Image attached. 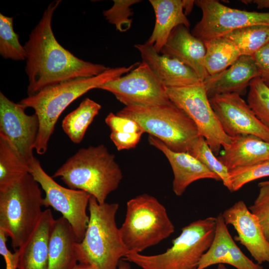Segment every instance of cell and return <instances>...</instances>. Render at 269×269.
Listing matches in <instances>:
<instances>
[{
    "mask_svg": "<svg viewBox=\"0 0 269 269\" xmlns=\"http://www.w3.org/2000/svg\"><path fill=\"white\" fill-rule=\"evenodd\" d=\"M60 2L56 0L48 5L23 45L28 96L63 81L98 75L109 68L79 58L56 40L51 23Z\"/></svg>",
    "mask_w": 269,
    "mask_h": 269,
    "instance_id": "obj_1",
    "label": "cell"
},
{
    "mask_svg": "<svg viewBox=\"0 0 269 269\" xmlns=\"http://www.w3.org/2000/svg\"><path fill=\"white\" fill-rule=\"evenodd\" d=\"M138 64L128 67L108 68L101 74L89 77H80L46 87L35 94L22 99L20 103L26 108L34 109L39 121V131L34 150L44 154L56 123L66 108L89 90L98 88L108 81L127 74Z\"/></svg>",
    "mask_w": 269,
    "mask_h": 269,
    "instance_id": "obj_2",
    "label": "cell"
},
{
    "mask_svg": "<svg viewBox=\"0 0 269 269\" xmlns=\"http://www.w3.org/2000/svg\"><path fill=\"white\" fill-rule=\"evenodd\" d=\"M59 177L71 189L84 191L105 203L123 179L115 155L104 144L79 149L52 176Z\"/></svg>",
    "mask_w": 269,
    "mask_h": 269,
    "instance_id": "obj_3",
    "label": "cell"
},
{
    "mask_svg": "<svg viewBox=\"0 0 269 269\" xmlns=\"http://www.w3.org/2000/svg\"><path fill=\"white\" fill-rule=\"evenodd\" d=\"M119 208L117 203L100 204L91 196L89 223L82 240L75 247L79 263L95 269H118L129 253L116 224Z\"/></svg>",
    "mask_w": 269,
    "mask_h": 269,
    "instance_id": "obj_4",
    "label": "cell"
},
{
    "mask_svg": "<svg viewBox=\"0 0 269 269\" xmlns=\"http://www.w3.org/2000/svg\"><path fill=\"white\" fill-rule=\"evenodd\" d=\"M40 185L26 174L17 181L0 188V229L17 250L36 228L43 211Z\"/></svg>",
    "mask_w": 269,
    "mask_h": 269,
    "instance_id": "obj_5",
    "label": "cell"
},
{
    "mask_svg": "<svg viewBox=\"0 0 269 269\" xmlns=\"http://www.w3.org/2000/svg\"><path fill=\"white\" fill-rule=\"evenodd\" d=\"M216 217L193 221L181 229L172 246L164 252L153 255L129 253L122 260L141 269H196L213 240Z\"/></svg>",
    "mask_w": 269,
    "mask_h": 269,
    "instance_id": "obj_6",
    "label": "cell"
},
{
    "mask_svg": "<svg viewBox=\"0 0 269 269\" xmlns=\"http://www.w3.org/2000/svg\"><path fill=\"white\" fill-rule=\"evenodd\" d=\"M119 116L131 119L147 133L176 152H187L201 135L191 118L170 101L150 106H125Z\"/></svg>",
    "mask_w": 269,
    "mask_h": 269,
    "instance_id": "obj_7",
    "label": "cell"
},
{
    "mask_svg": "<svg viewBox=\"0 0 269 269\" xmlns=\"http://www.w3.org/2000/svg\"><path fill=\"white\" fill-rule=\"evenodd\" d=\"M119 230L129 253H140L168 238L175 227L164 205L155 197L144 193L127 202L125 220Z\"/></svg>",
    "mask_w": 269,
    "mask_h": 269,
    "instance_id": "obj_8",
    "label": "cell"
},
{
    "mask_svg": "<svg viewBox=\"0 0 269 269\" xmlns=\"http://www.w3.org/2000/svg\"><path fill=\"white\" fill-rule=\"evenodd\" d=\"M169 100L184 112L195 124L200 135L217 156L235 137L228 135L212 109L203 83L191 86L166 88Z\"/></svg>",
    "mask_w": 269,
    "mask_h": 269,
    "instance_id": "obj_9",
    "label": "cell"
},
{
    "mask_svg": "<svg viewBox=\"0 0 269 269\" xmlns=\"http://www.w3.org/2000/svg\"><path fill=\"white\" fill-rule=\"evenodd\" d=\"M29 173L45 192L43 205L60 212L71 226L78 242L85 235L89 216L87 208L91 195L80 190L63 187L43 169L35 157L29 163Z\"/></svg>",
    "mask_w": 269,
    "mask_h": 269,
    "instance_id": "obj_10",
    "label": "cell"
},
{
    "mask_svg": "<svg viewBox=\"0 0 269 269\" xmlns=\"http://www.w3.org/2000/svg\"><path fill=\"white\" fill-rule=\"evenodd\" d=\"M202 16L191 31L202 41L222 37L235 30L255 25H269V12L241 10L215 0H195Z\"/></svg>",
    "mask_w": 269,
    "mask_h": 269,
    "instance_id": "obj_11",
    "label": "cell"
},
{
    "mask_svg": "<svg viewBox=\"0 0 269 269\" xmlns=\"http://www.w3.org/2000/svg\"><path fill=\"white\" fill-rule=\"evenodd\" d=\"M98 89L111 93L125 106H150L170 102L166 87L142 61L126 75Z\"/></svg>",
    "mask_w": 269,
    "mask_h": 269,
    "instance_id": "obj_12",
    "label": "cell"
},
{
    "mask_svg": "<svg viewBox=\"0 0 269 269\" xmlns=\"http://www.w3.org/2000/svg\"><path fill=\"white\" fill-rule=\"evenodd\" d=\"M25 109L20 103L11 101L0 92V136L29 164L35 157L33 151L39 124L37 115H27Z\"/></svg>",
    "mask_w": 269,
    "mask_h": 269,
    "instance_id": "obj_13",
    "label": "cell"
},
{
    "mask_svg": "<svg viewBox=\"0 0 269 269\" xmlns=\"http://www.w3.org/2000/svg\"><path fill=\"white\" fill-rule=\"evenodd\" d=\"M211 106L225 133L235 137L253 135L269 142V129L256 116L248 103L235 93L209 98Z\"/></svg>",
    "mask_w": 269,
    "mask_h": 269,
    "instance_id": "obj_14",
    "label": "cell"
},
{
    "mask_svg": "<svg viewBox=\"0 0 269 269\" xmlns=\"http://www.w3.org/2000/svg\"><path fill=\"white\" fill-rule=\"evenodd\" d=\"M222 214L225 223L236 231L235 239L248 250L257 263H269V242L258 218L244 201L236 202Z\"/></svg>",
    "mask_w": 269,
    "mask_h": 269,
    "instance_id": "obj_15",
    "label": "cell"
},
{
    "mask_svg": "<svg viewBox=\"0 0 269 269\" xmlns=\"http://www.w3.org/2000/svg\"><path fill=\"white\" fill-rule=\"evenodd\" d=\"M134 47L139 52L142 61L166 88L182 87L203 82L190 67L175 58L158 53L147 41Z\"/></svg>",
    "mask_w": 269,
    "mask_h": 269,
    "instance_id": "obj_16",
    "label": "cell"
},
{
    "mask_svg": "<svg viewBox=\"0 0 269 269\" xmlns=\"http://www.w3.org/2000/svg\"><path fill=\"white\" fill-rule=\"evenodd\" d=\"M216 219L213 240L196 269H205L216 264H228L237 269H264L261 265L248 258L238 247L229 232L222 213Z\"/></svg>",
    "mask_w": 269,
    "mask_h": 269,
    "instance_id": "obj_17",
    "label": "cell"
},
{
    "mask_svg": "<svg viewBox=\"0 0 269 269\" xmlns=\"http://www.w3.org/2000/svg\"><path fill=\"white\" fill-rule=\"evenodd\" d=\"M148 139L150 144L161 151L168 159L173 173L172 190L176 196H181L189 185L197 180H221L217 175L189 153L172 151L151 135Z\"/></svg>",
    "mask_w": 269,
    "mask_h": 269,
    "instance_id": "obj_18",
    "label": "cell"
},
{
    "mask_svg": "<svg viewBox=\"0 0 269 269\" xmlns=\"http://www.w3.org/2000/svg\"><path fill=\"white\" fill-rule=\"evenodd\" d=\"M259 77L251 56L242 55L230 67L203 82L209 98L217 95L235 93L244 95L251 82Z\"/></svg>",
    "mask_w": 269,
    "mask_h": 269,
    "instance_id": "obj_19",
    "label": "cell"
},
{
    "mask_svg": "<svg viewBox=\"0 0 269 269\" xmlns=\"http://www.w3.org/2000/svg\"><path fill=\"white\" fill-rule=\"evenodd\" d=\"M160 53L190 67L203 82L209 76L204 63V43L184 25H179L173 30Z\"/></svg>",
    "mask_w": 269,
    "mask_h": 269,
    "instance_id": "obj_20",
    "label": "cell"
},
{
    "mask_svg": "<svg viewBox=\"0 0 269 269\" xmlns=\"http://www.w3.org/2000/svg\"><path fill=\"white\" fill-rule=\"evenodd\" d=\"M54 220L50 209L43 211L33 232L17 249L18 269H48L49 242Z\"/></svg>",
    "mask_w": 269,
    "mask_h": 269,
    "instance_id": "obj_21",
    "label": "cell"
},
{
    "mask_svg": "<svg viewBox=\"0 0 269 269\" xmlns=\"http://www.w3.org/2000/svg\"><path fill=\"white\" fill-rule=\"evenodd\" d=\"M77 242L68 221L62 216L55 219L49 242L48 269H72L79 263Z\"/></svg>",
    "mask_w": 269,
    "mask_h": 269,
    "instance_id": "obj_22",
    "label": "cell"
},
{
    "mask_svg": "<svg viewBox=\"0 0 269 269\" xmlns=\"http://www.w3.org/2000/svg\"><path fill=\"white\" fill-rule=\"evenodd\" d=\"M155 16L154 28L147 41L158 53L171 32L181 25L189 28L190 22L185 14L182 0H149Z\"/></svg>",
    "mask_w": 269,
    "mask_h": 269,
    "instance_id": "obj_23",
    "label": "cell"
},
{
    "mask_svg": "<svg viewBox=\"0 0 269 269\" xmlns=\"http://www.w3.org/2000/svg\"><path fill=\"white\" fill-rule=\"evenodd\" d=\"M229 170L269 160V142L253 135H242L218 157Z\"/></svg>",
    "mask_w": 269,
    "mask_h": 269,
    "instance_id": "obj_24",
    "label": "cell"
},
{
    "mask_svg": "<svg viewBox=\"0 0 269 269\" xmlns=\"http://www.w3.org/2000/svg\"><path fill=\"white\" fill-rule=\"evenodd\" d=\"M203 43L206 48L205 66L209 76L225 70L242 56L237 47L224 37Z\"/></svg>",
    "mask_w": 269,
    "mask_h": 269,
    "instance_id": "obj_25",
    "label": "cell"
},
{
    "mask_svg": "<svg viewBox=\"0 0 269 269\" xmlns=\"http://www.w3.org/2000/svg\"><path fill=\"white\" fill-rule=\"evenodd\" d=\"M101 109V105L87 98L64 118L62 129L73 142L79 143L82 141L88 128Z\"/></svg>",
    "mask_w": 269,
    "mask_h": 269,
    "instance_id": "obj_26",
    "label": "cell"
},
{
    "mask_svg": "<svg viewBox=\"0 0 269 269\" xmlns=\"http://www.w3.org/2000/svg\"><path fill=\"white\" fill-rule=\"evenodd\" d=\"M231 42L242 55L252 56L269 42V25H255L240 28L222 36Z\"/></svg>",
    "mask_w": 269,
    "mask_h": 269,
    "instance_id": "obj_27",
    "label": "cell"
},
{
    "mask_svg": "<svg viewBox=\"0 0 269 269\" xmlns=\"http://www.w3.org/2000/svg\"><path fill=\"white\" fill-rule=\"evenodd\" d=\"M29 171V164L0 136V188L17 181Z\"/></svg>",
    "mask_w": 269,
    "mask_h": 269,
    "instance_id": "obj_28",
    "label": "cell"
},
{
    "mask_svg": "<svg viewBox=\"0 0 269 269\" xmlns=\"http://www.w3.org/2000/svg\"><path fill=\"white\" fill-rule=\"evenodd\" d=\"M187 153L197 158L210 170L217 175L224 185L232 191L229 170L216 157L203 137L199 136L193 142Z\"/></svg>",
    "mask_w": 269,
    "mask_h": 269,
    "instance_id": "obj_29",
    "label": "cell"
},
{
    "mask_svg": "<svg viewBox=\"0 0 269 269\" xmlns=\"http://www.w3.org/2000/svg\"><path fill=\"white\" fill-rule=\"evenodd\" d=\"M13 19L0 13V54L4 59L24 60L25 51L14 31Z\"/></svg>",
    "mask_w": 269,
    "mask_h": 269,
    "instance_id": "obj_30",
    "label": "cell"
},
{
    "mask_svg": "<svg viewBox=\"0 0 269 269\" xmlns=\"http://www.w3.org/2000/svg\"><path fill=\"white\" fill-rule=\"evenodd\" d=\"M249 87L247 103L258 118L269 129V87L257 77Z\"/></svg>",
    "mask_w": 269,
    "mask_h": 269,
    "instance_id": "obj_31",
    "label": "cell"
},
{
    "mask_svg": "<svg viewBox=\"0 0 269 269\" xmlns=\"http://www.w3.org/2000/svg\"><path fill=\"white\" fill-rule=\"evenodd\" d=\"M229 175L232 191H238L250 182L269 176V160L234 168Z\"/></svg>",
    "mask_w": 269,
    "mask_h": 269,
    "instance_id": "obj_32",
    "label": "cell"
},
{
    "mask_svg": "<svg viewBox=\"0 0 269 269\" xmlns=\"http://www.w3.org/2000/svg\"><path fill=\"white\" fill-rule=\"evenodd\" d=\"M113 6L103 11V15L108 22L116 27L117 30L125 32L132 25L133 14L131 6L141 1L140 0H114Z\"/></svg>",
    "mask_w": 269,
    "mask_h": 269,
    "instance_id": "obj_33",
    "label": "cell"
},
{
    "mask_svg": "<svg viewBox=\"0 0 269 269\" xmlns=\"http://www.w3.org/2000/svg\"><path fill=\"white\" fill-rule=\"evenodd\" d=\"M258 185L259 194L249 209L258 218L269 242V183L261 182Z\"/></svg>",
    "mask_w": 269,
    "mask_h": 269,
    "instance_id": "obj_34",
    "label": "cell"
},
{
    "mask_svg": "<svg viewBox=\"0 0 269 269\" xmlns=\"http://www.w3.org/2000/svg\"><path fill=\"white\" fill-rule=\"evenodd\" d=\"M105 123L112 132L144 133L141 127L135 121L112 112L106 117Z\"/></svg>",
    "mask_w": 269,
    "mask_h": 269,
    "instance_id": "obj_35",
    "label": "cell"
},
{
    "mask_svg": "<svg viewBox=\"0 0 269 269\" xmlns=\"http://www.w3.org/2000/svg\"><path fill=\"white\" fill-rule=\"evenodd\" d=\"M143 133H119L111 132L110 139L118 150L129 149L138 144Z\"/></svg>",
    "mask_w": 269,
    "mask_h": 269,
    "instance_id": "obj_36",
    "label": "cell"
},
{
    "mask_svg": "<svg viewBox=\"0 0 269 269\" xmlns=\"http://www.w3.org/2000/svg\"><path fill=\"white\" fill-rule=\"evenodd\" d=\"M257 66L259 77L269 87V42L252 56Z\"/></svg>",
    "mask_w": 269,
    "mask_h": 269,
    "instance_id": "obj_37",
    "label": "cell"
},
{
    "mask_svg": "<svg viewBox=\"0 0 269 269\" xmlns=\"http://www.w3.org/2000/svg\"><path fill=\"white\" fill-rule=\"evenodd\" d=\"M7 235L0 229V254L3 257L5 263V269H16L18 267V252L16 250L12 253L6 245Z\"/></svg>",
    "mask_w": 269,
    "mask_h": 269,
    "instance_id": "obj_38",
    "label": "cell"
},
{
    "mask_svg": "<svg viewBox=\"0 0 269 269\" xmlns=\"http://www.w3.org/2000/svg\"><path fill=\"white\" fill-rule=\"evenodd\" d=\"M182 1L184 13L186 15H188L191 12L193 7L195 0H182Z\"/></svg>",
    "mask_w": 269,
    "mask_h": 269,
    "instance_id": "obj_39",
    "label": "cell"
},
{
    "mask_svg": "<svg viewBox=\"0 0 269 269\" xmlns=\"http://www.w3.org/2000/svg\"><path fill=\"white\" fill-rule=\"evenodd\" d=\"M257 6L259 9L269 8V0H251Z\"/></svg>",
    "mask_w": 269,
    "mask_h": 269,
    "instance_id": "obj_40",
    "label": "cell"
},
{
    "mask_svg": "<svg viewBox=\"0 0 269 269\" xmlns=\"http://www.w3.org/2000/svg\"><path fill=\"white\" fill-rule=\"evenodd\" d=\"M72 269H95L90 265L78 263Z\"/></svg>",
    "mask_w": 269,
    "mask_h": 269,
    "instance_id": "obj_41",
    "label": "cell"
},
{
    "mask_svg": "<svg viewBox=\"0 0 269 269\" xmlns=\"http://www.w3.org/2000/svg\"><path fill=\"white\" fill-rule=\"evenodd\" d=\"M118 269H131L130 264L128 261L122 260L119 263Z\"/></svg>",
    "mask_w": 269,
    "mask_h": 269,
    "instance_id": "obj_42",
    "label": "cell"
},
{
    "mask_svg": "<svg viewBox=\"0 0 269 269\" xmlns=\"http://www.w3.org/2000/svg\"><path fill=\"white\" fill-rule=\"evenodd\" d=\"M217 269H228L223 264L218 265Z\"/></svg>",
    "mask_w": 269,
    "mask_h": 269,
    "instance_id": "obj_43",
    "label": "cell"
},
{
    "mask_svg": "<svg viewBox=\"0 0 269 269\" xmlns=\"http://www.w3.org/2000/svg\"><path fill=\"white\" fill-rule=\"evenodd\" d=\"M263 183H269V180L262 182Z\"/></svg>",
    "mask_w": 269,
    "mask_h": 269,
    "instance_id": "obj_44",
    "label": "cell"
}]
</instances>
